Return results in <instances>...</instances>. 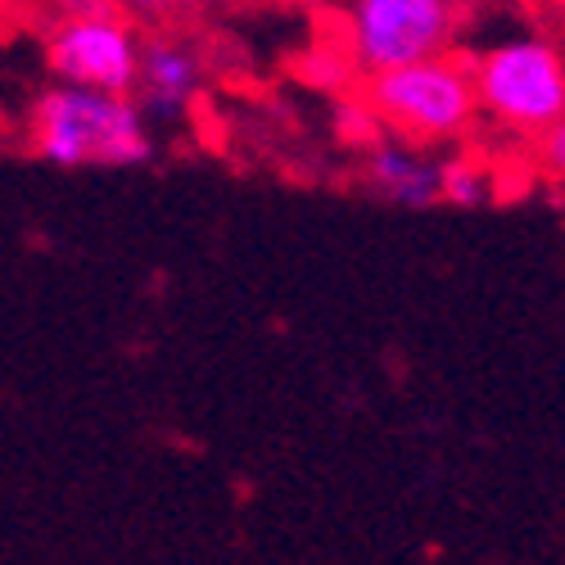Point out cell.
Wrapping results in <instances>:
<instances>
[{
    "mask_svg": "<svg viewBox=\"0 0 565 565\" xmlns=\"http://www.w3.org/2000/svg\"><path fill=\"white\" fill-rule=\"evenodd\" d=\"M55 10L64 19H90V14H109L118 6H114V0H55Z\"/></svg>",
    "mask_w": 565,
    "mask_h": 565,
    "instance_id": "cell-12",
    "label": "cell"
},
{
    "mask_svg": "<svg viewBox=\"0 0 565 565\" xmlns=\"http://www.w3.org/2000/svg\"><path fill=\"white\" fill-rule=\"evenodd\" d=\"M362 185L398 209H435L444 204V163L398 136H375L362 159Z\"/></svg>",
    "mask_w": 565,
    "mask_h": 565,
    "instance_id": "cell-6",
    "label": "cell"
},
{
    "mask_svg": "<svg viewBox=\"0 0 565 565\" xmlns=\"http://www.w3.org/2000/svg\"><path fill=\"white\" fill-rule=\"evenodd\" d=\"M28 150L51 168H146L159 146L136 96L55 82L28 109Z\"/></svg>",
    "mask_w": 565,
    "mask_h": 565,
    "instance_id": "cell-1",
    "label": "cell"
},
{
    "mask_svg": "<svg viewBox=\"0 0 565 565\" xmlns=\"http://www.w3.org/2000/svg\"><path fill=\"white\" fill-rule=\"evenodd\" d=\"M200 90H204V60H200V51L191 41H181V36L146 41L136 105L146 109L150 122H181L195 109Z\"/></svg>",
    "mask_w": 565,
    "mask_h": 565,
    "instance_id": "cell-7",
    "label": "cell"
},
{
    "mask_svg": "<svg viewBox=\"0 0 565 565\" xmlns=\"http://www.w3.org/2000/svg\"><path fill=\"white\" fill-rule=\"evenodd\" d=\"M362 105L390 136L426 150L452 146L480 118L476 73H470V60L461 55H435L390 73H371L362 82Z\"/></svg>",
    "mask_w": 565,
    "mask_h": 565,
    "instance_id": "cell-2",
    "label": "cell"
},
{
    "mask_svg": "<svg viewBox=\"0 0 565 565\" xmlns=\"http://www.w3.org/2000/svg\"><path fill=\"white\" fill-rule=\"evenodd\" d=\"M114 6L127 14V19H136V23H150V19H168L181 0H114Z\"/></svg>",
    "mask_w": 565,
    "mask_h": 565,
    "instance_id": "cell-11",
    "label": "cell"
},
{
    "mask_svg": "<svg viewBox=\"0 0 565 565\" xmlns=\"http://www.w3.org/2000/svg\"><path fill=\"white\" fill-rule=\"evenodd\" d=\"M6 146H10V136H6V127H0V154H6Z\"/></svg>",
    "mask_w": 565,
    "mask_h": 565,
    "instance_id": "cell-13",
    "label": "cell"
},
{
    "mask_svg": "<svg viewBox=\"0 0 565 565\" xmlns=\"http://www.w3.org/2000/svg\"><path fill=\"white\" fill-rule=\"evenodd\" d=\"M200 6H209V0H200Z\"/></svg>",
    "mask_w": 565,
    "mask_h": 565,
    "instance_id": "cell-14",
    "label": "cell"
},
{
    "mask_svg": "<svg viewBox=\"0 0 565 565\" xmlns=\"http://www.w3.org/2000/svg\"><path fill=\"white\" fill-rule=\"evenodd\" d=\"M353 68H358V64H353L349 55L331 51V45H312V51L299 60L303 82H308V86H321V90H335V86H344Z\"/></svg>",
    "mask_w": 565,
    "mask_h": 565,
    "instance_id": "cell-9",
    "label": "cell"
},
{
    "mask_svg": "<svg viewBox=\"0 0 565 565\" xmlns=\"http://www.w3.org/2000/svg\"><path fill=\"white\" fill-rule=\"evenodd\" d=\"M480 114L511 136H543L565 118V55L552 41L521 32L470 55Z\"/></svg>",
    "mask_w": 565,
    "mask_h": 565,
    "instance_id": "cell-3",
    "label": "cell"
},
{
    "mask_svg": "<svg viewBox=\"0 0 565 565\" xmlns=\"http://www.w3.org/2000/svg\"><path fill=\"white\" fill-rule=\"evenodd\" d=\"M457 36L461 0H349L344 6V45L362 77L452 55Z\"/></svg>",
    "mask_w": 565,
    "mask_h": 565,
    "instance_id": "cell-4",
    "label": "cell"
},
{
    "mask_svg": "<svg viewBox=\"0 0 565 565\" xmlns=\"http://www.w3.org/2000/svg\"><path fill=\"white\" fill-rule=\"evenodd\" d=\"M41 60L55 82L136 96L140 60H146V36H140L136 19H127L118 10L90 14V19H60L51 32H45Z\"/></svg>",
    "mask_w": 565,
    "mask_h": 565,
    "instance_id": "cell-5",
    "label": "cell"
},
{
    "mask_svg": "<svg viewBox=\"0 0 565 565\" xmlns=\"http://www.w3.org/2000/svg\"><path fill=\"white\" fill-rule=\"evenodd\" d=\"M493 200V172L470 159V154H457L444 163V204L452 209H484Z\"/></svg>",
    "mask_w": 565,
    "mask_h": 565,
    "instance_id": "cell-8",
    "label": "cell"
},
{
    "mask_svg": "<svg viewBox=\"0 0 565 565\" xmlns=\"http://www.w3.org/2000/svg\"><path fill=\"white\" fill-rule=\"evenodd\" d=\"M539 168L565 185V118L552 122L543 136H539Z\"/></svg>",
    "mask_w": 565,
    "mask_h": 565,
    "instance_id": "cell-10",
    "label": "cell"
}]
</instances>
